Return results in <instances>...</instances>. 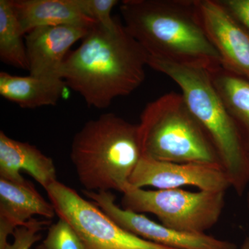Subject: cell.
Segmentation results:
<instances>
[{"mask_svg": "<svg viewBox=\"0 0 249 249\" xmlns=\"http://www.w3.org/2000/svg\"><path fill=\"white\" fill-rule=\"evenodd\" d=\"M234 18L249 31V0H218Z\"/></svg>", "mask_w": 249, "mask_h": 249, "instance_id": "44dd1931", "label": "cell"}, {"mask_svg": "<svg viewBox=\"0 0 249 249\" xmlns=\"http://www.w3.org/2000/svg\"><path fill=\"white\" fill-rule=\"evenodd\" d=\"M20 24L11 0H0V60L6 65L29 71L27 48Z\"/></svg>", "mask_w": 249, "mask_h": 249, "instance_id": "e0dca14e", "label": "cell"}, {"mask_svg": "<svg viewBox=\"0 0 249 249\" xmlns=\"http://www.w3.org/2000/svg\"><path fill=\"white\" fill-rule=\"evenodd\" d=\"M209 71L249 152V80L222 66Z\"/></svg>", "mask_w": 249, "mask_h": 249, "instance_id": "2e32d148", "label": "cell"}, {"mask_svg": "<svg viewBox=\"0 0 249 249\" xmlns=\"http://www.w3.org/2000/svg\"><path fill=\"white\" fill-rule=\"evenodd\" d=\"M247 207H248V211H249V193H248V195H247Z\"/></svg>", "mask_w": 249, "mask_h": 249, "instance_id": "603a6c76", "label": "cell"}, {"mask_svg": "<svg viewBox=\"0 0 249 249\" xmlns=\"http://www.w3.org/2000/svg\"><path fill=\"white\" fill-rule=\"evenodd\" d=\"M85 196L124 230L157 245L173 249H236L235 244L206 233L179 231L118 206L111 191H83Z\"/></svg>", "mask_w": 249, "mask_h": 249, "instance_id": "ba28073f", "label": "cell"}, {"mask_svg": "<svg viewBox=\"0 0 249 249\" xmlns=\"http://www.w3.org/2000/svg\"><path fill=\"white\" fill-rule=\"evenodd\" d=\"M93 25L49 26L36 28L26 34L24 41L29 75L60 76L67 52L76 42L88 35Z\"/></svg>", "mask_w": 249, "mask_h": 249, "instance_id": "8fae6325", "label": "cell"}, {"mask_svg": "<svg viewBox=\"0 0 249 249\" xmlns=\"http://www.w3.org/2000/svg\"><path fill=\"white\" fill-rule=\"evenodd\" d=\"M23 33L49 26L93 25L97 23L85 14L81 0H11Z\"/></svg>", "mask_w": 249, "mask_h": 249, "instance_id": "5bb4252c", "label": "cell"}, {"mask_svg": "<svg viewBox=\"0 0 249 249\" xmlns=\"http://www.w3.org/2000/svg\"><path fill=\"white\" fill-rule=\"evenodd\" d=\"M22 170L27 172L45 189L58 181L53 159L27 142L8 137L0 131V178L22 181Z\"/></svg>", "mask_w": 249, "mask_h": 249, "instance_id": "4fadbf2b", "label": "cell"}, {"mask_svg": "<svg viewBox=\"0 0 249 249\" xmlns=\"http://www.w3.org/2000/svg\"><path fill=\"white\" fill-rule=\"evenodd\" d=\"M201 24L222 65L249 80V31L218 0H196Z\"/></svg>", "mask_w": 249, "mask_h": 249, "instance_id": "30bf717a", "label": "cell"}, {"mask_svg": "<svg viewBox=\"0 0 249 249\" xmlns=\"http://www.w3.org/2000/svg\"><path fill=\"white\" fill-rule=\"evenodd\" d=\"M70 157L85 191L124 193L142 157L138 124L102 114L77 132Z\"/></svg>", "mask_w": 249, "mask_h": 249, "instance_id": "3957f363", "label": "cell"}, {"mask_svg": "<svg viewBox=\"0 0 249 249\" xmlns=\"http://www.w3.org/2000/svg\"><path fill=\"white\" fill-rule=\"evenodd\" d=\"M67 88L60 76H20L0 73V94L24 109L55 106Z\"/></svg>", "mask_w": 249, "mask_h": 249, "instance_id": "9a60e30c", "label": "cell"}, {"mask_svg": "<svg viewBox=\"0 0 249 249\" xmlns=\"http://www.w3.org/2000/svg\"><path fill=\"white\" fill-rule=\"evenodd\" d=\"M50 221L40 220L33 218L25 224L17 228L13 233L14 240L5 249H31L36 242L41 240L40 232L49 225Z\"/></svg>", "mask_w": 249, "mask_h": 249, "instance_id": "d6986e66", "label": "cell"}, {"mask_svg": "<svg viewBox=\"0 0 249 249\" xmlns=\"http://www.w3.org/2000/svg\"><path fill=\"white\" fill-rule=\"evenodd\" d=\"M36 249H45V247H43V245L41 244V245L37 246V247H36Z\"/></svg>", "mask_w": 249, "mask_h": 249, "instance_id": "cb8c5ba5", "label": "cell"}, {"mask_svg": "<svg viewBox=\"0 0 249 249\" xmlns=\"http://www.w3.org/2000/svg\"><path fill=\"white\" fill-rule=\"evenodd\" d=\"M45 191L58 217L71 224L86 249H173L124 230L91 201L59 181Z\"/></svg>", "mask_w": 249, "mask_h": 249, "instance_id": "52a82bcc", "label": "cell"}, {"mask_svg": "<svg viewBox=\"0 0 249 249\" xmlns=\"http://www.w3.org/2000/svg\"><path fill=\"white\" fill-rule=\"evenodd\" d=\"M147 66L178 85L190 111L214 145L232 188L242 196L249 183V152L209 70L149 57Z\"/></svg>", "mask_w": 249, "mask_h": 249, "instance_id": "277c9868", "label": "cell"}, {"mask_svg": "<svg viewBox=\"0 0 249 249\" xmlns=\"http://www.w3.org/2000/svg\"><path fill=\"white\" fill-rule=\"evenodd\" d=\"M120 11L124 27L149 58L208 70L222 66L196 0H124Z\"/></svg>", "mask_w": 249, "mask_h": 249, "instance_id": "7a4b0ae2", "label": "cell"}, {"mask_svg": "<svg viewBox=\"0 0 249 249\" xmlns=\"http://www.w3.org/2000/svg\"><path fill=\"white\" fill-rule=\"evenodd\" d=\"M55 214L53 204L41 196L34 183L25 178H0V249H6L9 236L34 216L49 220Z\"/></svg>", "mask_w": 249, "mask_h": 249, "instance_id": "7c38bea8", "label": "cell"}, {"mask_svg": "<svg viewBox=\"0 0 249 249\" xmlns=\"http://www.w3.org/2000/svg\"><path fill=\"white\" fill-rule=\"evenodd\" d=\"M147 58L124 25L109 31L96 23L67 56L59 75L89 107L106 109L115 98L127 96L142 85Z\"/></svg>", "mask_w": 249, "mask_h": 249, "instance_id": "6da1fadb", "label": "cell"}, {"mask_svg": "<svg viewBox=\"0 0 249 249\" xmlns=\"http://www.w3.org/2000/svg\"><path fill=\"white\" fill-rule=\"evenodd\" d=\"M119 2L117 0H81L87 16L109 31L116 30L120 25L111 16V10Z\"/></svg>", "mask_w": 249, "mask_h": 249, "instance_id": "ffe728a7", "label": "cell"}, {"mask_svg": "<svg viewBox=\"0 0 249 249\" xmlns=\"http://www.w3.org/2000/svg\"><path fill=\"white\" fill-rule=\"evenodd\" d=\"M242 249H249V237L247 238V240L244 242V245L242 246Z\"/></svg>", "mask_w": 249, "mask_h": 249, "instance_id": "7402d4cb", "label": "cell"}, {"mask_svg": "<svg viewBox=\"0 0 249 249\" xmlns=\"http://www.w3.org/2000/svg\"><path fill=\"white\" fill-rule=\"evenodd\" d=\"M223 191L178 189L150 191L129 186L123 193L122 208L151 213L160 224L179 231L206 233L219 220L225 206Z\"/></svg>", "mask_w": 249, "mask_h": 249, "instance_id": "8992f818", "label": "cell"}, {"mask_svg": "<svg viewBox=\"0 0 249 249\" xmlns=\"http://www.w3.org/2000/svg\"><path fill=\"white\" fill-rule=\"evenodd\" d=\"M129 184L134 188L152 186L157 190L194 186L202 191L226 192L230 180L220 165L205 163H173L142 157Z\"/></svg>", "mask_w": 249, "mask_h": 249, "instance_id": "9c48e42d", "label": "cell"}, {"mask_svg": "<svg viewBox=\"0 0 249 249\" xmlns=\"http://www.w3.org/2000/svg\"><path fill=\"white\" fill-rule=\"evenodd\" d=\"M42 245L45 249H86L76 231L62 218L49 227Z\"/></svg>", "mask_w": 249, "mask_h": 249, "instance_id": "ac0fdd59", "label": "cell"}, {"mask_svg": "<svg viewBox=\"0 0 249 249\" xmlns=\"http://www.w3.org/2000/svg\"><path fill=\"white\" fill-rule=\"evenodd\" d=\"M138 125L142 157L173 163L221 165L214 145L181 93H165L147 103Z\"/></svg>", "mask_w": 249, "mask_h": 249, "instance_id": "5b68a950", "label": "cell"}]
</instances>
